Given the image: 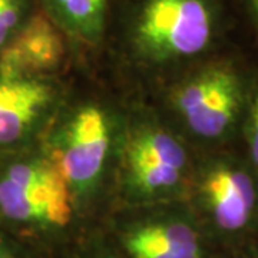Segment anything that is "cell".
Returning a JSON list of instances; mask_svg holds the SVG:
<instances>
[{"label": "cell", "instance_id": "1", "mask_svg": "<svg viewBox=\"0 0 258 258\" xmlns=\"http://www.w3.org/2000/svg\"><path fill=\"white\" fill-rule=\"evenodd\" d=\"M221 26L222 0H142L131 40L152 62L191 59L214 46Z\"/></svg>", "mask_w": 258, "mask_h": 258}, {"label": "cell", "instance_id": "2", "mask_svg": "<svg viewBox=\"0 0 258 258\" xmlns=\"http://www.w3.org/2000/svg\"><path fill=\"white\" fill-rule=\"evenodd\" d=\"M0 217L42 228H63L72 221L71 185L55 161L16 158L0 165Z\"/></svg>", "mask_w": 258, "mask_h": 258}, {"label": "cell", "instance_id": "3", "mask_svg": "<svg viewBox=\"0 0 258 258\" xmlns=\"http://www.w3.org/2000/svg\"><path fill=\"white\" fill-rule=\"evenodd\" d=\"M244 102L240 75L227 62L208 64L175 93L179 115L197 137L224 138L240 118Z\"/></svg>", "mask_w": 258, "mask_h": 258}, {"label": "cell", "instance_id": "4", "mask_svg": "<svg viewBox=\"0 0 258 258\" xmlns=\"http://www.w3.org/2000/svg\"><path fill=\"white\" fill-rule=\"evenodd\" d=\"M201 203L214 228L225 235L248 231L258 221V182L247 168L217 161L200 179Z\"/></svg>", "mask_w": 258, "mask_h": 258}, {"label": "cell", "instance_id": "5", "mask_svg": "<svg viewBox=\"0 0 258 258\" xmlns=\"http://www.w3.org/2000/svg\"><path fill=\"white\" fill-rule=\"evenodd\" d=\"M109 142L111 132L105 112L96 106H85L76 112L64 129L55 161L71 188L85 191L98 181Z\"/></svg>", "mask_w": 258, "mask_h": 258}, {"label": "cell", "instance_id": "6", "mask_svg": "<svg viewBox=\"0 0 258 258\" xmlns=\"http://www.w3.org/2000/svg\"><path fill=\"white\" fill-rule=\"evenodd\" d=\"M129 179L139 192L155 195L176 188L186 169V152L172 135L144 129L126 149Z\"/></svg>", "mask_w": 258, "mask_h": 258}, {"label": "cell", "instance_id": "7", "mask_svg": "<svg viewBox=\"0 0 258 258\" xmlns=\"http://www.w3.org/2000/svg\"><path fill=\"white\" fill-rule=\"evenodd\" d=\"M64 40L57 23L43 12H33L0 50V74L40 78L63 60Z\"/></svg>", "mask_w": 258, "mask_h": 258}, {"label": "cell", "instance_id": "8", "mask_svg": "<svg viewBox=\"0 0 258 258\" xmlns=\"http://www.w3.org/2000/svg\"><path fill=\"white\" fill-rule=\"evenodd\" d=\"M53 98L40 78L0 74V151L28 138Z\"/></svg>", "mask_w": 258, "mask_h": 258}, {"label": "cell", "instance_id": "9", "mask_svg": "<svg viewBox=\"0 0 258 258\" xmlns=\"http://www.w3.org/2000/svg\"><path fill=\"white\" fill-rule=\"evenodd\" d=\"M123 245L132 258H204L200 231L182 220L147 222L126 232Z\"/></svg>", "mask_w": 258, "mask_h": 258}, {"label": "cell", "instance_id": "10", "mask_svg": "<svg viewBox=\"0 0 258 258\" xmlns=\"http://www.w3.org/2000/svg\"><path fill=\"white\" fill-rule=\"evenodd\" d=\"M57 26L88 43H96L105 30L109 0H47Z\"/></svg>", "mask_w": 258, "mask_h": 258}, {"label": "cell", "instance_id": "11", "mask_svg": "<svg viewBox=\"0 0 258 258\" xmlns=\"http://www.w3.org/2000/svg\"><path fill=\"white\" fill-rule=\"evenodd\" d=\"M32 13L30 0H0V50L13 39Z\"/></svg>", "mask_w": 258, "mask_h": 258}, {"label": "cell", "instance_id": "12", "mask_svg": "<svg viewBox=\"0 0 258 258\" xmlns=\"http://www.w3.org/2000/svg\"><path fill=\"white\" fill-rule=\"evenodd\" d=\"M247 137H248L249 157L252 165L258 174V91L254 95L248 111V122H247Z\"/></svg>", "mask_w": 258, "mask_h": 258}, {"label": "cell", "instance_id": "13", "mask_svg": "<svg viewBox=\"0 0 258 258\" xmlns=\"http://www.w3.org/2000/svg\"><path fill=\"white\" fill-rule=\"evenodd\" d=\"M241 5L247 12L249 20L258 35V0H241Z\"/></svg>", "mask_w": 258, "mask_h": 258}, {"label": "cell", "instance_id": "14", "mask_svg": "<svg viewBox=\"0 0 258 258\" xmlns=\"http://www.w3.org/2000/svg\"><path fill=\"white\" fill-rule=\"evenodd\" d=\"M0 258H15L13 254L10 252V249L0 241Z\"/></svg>", "mask_w": 258, "mask_h": 258}, {"label": "cell", "instance_id": "15", "mask_svg": "<svg viewBox=\"0 0 258 258\" xmlns=\"http://www.w3.org/2000/svg\"><path fill=\"white\" fill-rule=\"evenodd\" d=\"M244 258H258V254H251V255H247V257Z\"/></svg>", "mask_w": 258, "mask_h": 258}, {"label": "cell", "instance_id": "16", "mask_svg": "<svg viewBox=\"0 0 258 258\" xmlns=\"http://www.w3.org/2000/svg\"><path fill=\"white\" fill-rule=\"evenodd\" d=\"M105 258H112V257H105Z\"/></svg>", "mask_w": 258, "mask_h": 258}]
</instances>
